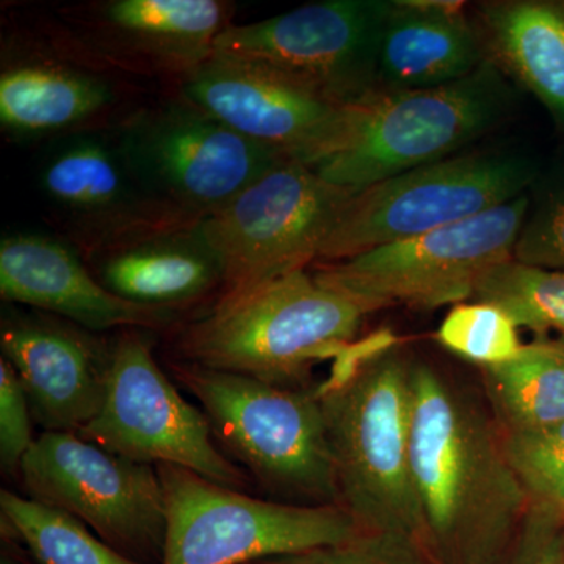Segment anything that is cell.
<instances>
[{
    "label": "cell",
    "instance_id": "cell-1",
    "mask_svg": "<svg viewBox=\"0 0 564 564\" xmlns=\"http://www.w3.org/2000/svg\"><path fill=\"white\" fill-rule=\"evenodd\" d=\"M410 462L433 564H496L532 499L492 414L423 362L411 367Z\"/></svg>",
    "mask_w": 564,
    "mask_h": 564
},
{
    "label": "cell",
    "instance_id": "cell-2",
    "mask_svg": "<svg viewBox=\"0 0 564 564\" xmlns=\"http://www.w3.org/2000/svg\"><path fill=\"white\" fill-rule=\"evenodd\" d=\"M411 367L395 344L370 337L337 358L321 399L337 505L362 532L404 534L422 544L411 473Z\"/></svg>",
    "mask_w": 564,
    "mask_h": 564
},
{
    "label": "cell",
    "instance_id": "cell-3",
    "mask_svg": "<svg viewBox=\"0 0 564 564\" xmlns=\"http://www.w3.org/2000/svg\"><path fill=\"white\" fill-rule=\"evenodd\" d=\"M514 91L489 57L470 76L425 90L373 91L345 107L336 139L310 166L352 192L456 155L497 128Z\"/></svg>",
    "mask_w": 564,
    "mask_h": 564
},
{
    "label": "cell",
    "instance_id": "cell-4",
    "mask_svg": "<svg viewBox=\"0 0 564 564\" xmlns=\"http://www.w3.org/2000/svg\"><path fill=\"white\" fill-rule=\"evenodd\" d=\"M366 313L299 270L242 295L217 300L181 333L188 362L293 389L318 361L339 358Z\"/></svg>",
    "mask_w": 564,
    "mask_h": 564
},
{
    "label": "cell",
    "instance_id": "cell-5",
    "mask_svg": "<svg viewBox=\"0 0 564 564\" xmlns=\"http://www.w3.org/2000/svg\"><path fill=\"white\" fill-rule=\"evenodd\" d=\"M174 372L202 403L215 436L265 488L337 505L332 447L317 392L280 388L193 362L176 366Z\"/></svg>",
    "mask_w": 564,
    "mask_h": 564
},
{
    "label": "cell",
    "instance_id": "cell-6",
    "mask_svg": "<svg viewBox=\"0 0 564 564\" xmlns=\"http://www.w3.org/2000/svg\"><path fill=\"white\" fill-rule=\"evenodd\" d=\"M540 173V163L524 152L485 150L378 182L352 196L317 263L347 261L469 220L524 195Z\"/></svg>",
    "mask_w": 564,
    "mask_h": 564
},
{
    "label": "cell",
    "instance_id": "cell-7",
    "mask_svg": "<svg viewBox=\"0 0 564 564\" xmlns=\"http://www.w3.org/2000/svg\"><path fill=\"white\" fill-rule=\"evenodd\" d=\"M155 469L165 492L162 564H242L345 543L362 532L337 505L269 502L173 464Z\"/></svg>",
    "mask_w": 564,
    "mask_h": 564
},
{
    "label": "cell",
    "instance_id": "cell-8",
    "mask_svg": "<svg viewBox=\"0 0 564 564\" xmlns=\"http://www.w3.org/2000/svg\"><path fill=\"white\" fill-rule=\"evenodd\" d=\"M529 192L447 228L375 248L347 261L315 263L314 276L364 313L406 304L437 310L474 296L481 274L513 258Z\"/></svg>",
    "mask_w": 564,
    "mask_h": 564
},
{
    "label": "cell",
    "instance_id": "cell-9",
    "mask_svg": "<svg viewBox=\"0 0 564 564\" xmlns=\"http://www.w3.org/2000/svg\"><path fill=\"white\" fill-rule=\"evenodd\" d=\"M355 195L288 159L199 221L225 270L218 300L242 295L317 263L323 245Z\"/></svg>",
    "mask_w": 564,
    "mask_h": 564
},
{
    "label": "cell",
    "instance_id": "cell-10",
    "mask_svg": "<svg viewBox=\"0 0 564 564\" xmlns=\"http://www.w3.org/2000/svg\"><path fill=\"white\" fill-rule=\"evenodd\" d=\"M117 137L147 191L191 220L217 214L288 161L182 96L137 111Z\"/></svg>",
    "mask_w": 564,
    "mask_h": 564
},
{
    "label": "cell",
    "instance_id": "cell-11",
    "mask_svg": "<svg viewBox=\"0 0 564 564\" xmlns=\"http://www.w3.org/2000/svg\"><path fill=\"white\" fill-rule=\"evenodd\" d=\"M77 434L131 462L173 464L237 491L247 485L215 445L207 415L181 395L137 334L110 344L101 411Z\"/></svg>",
    "mask_w": 564,
    "mask_h": 564
},
{
    "label": "cell",
    "instance_id": "cell-12",
    "mask_svg": "<svg viewBox=\"0 0 564 564\" xmlns=\"http://www.w3.org/2000/svg\"><path fill=\"white\" fill-rule=\"evenodd\" d=\"M392 0H325L231 24L215 54L284 74L350 106L377 91L378 52Z\"/></svg>",
    "mask_w": 564,
    "mask_h": 564
},
{
    "label": "cell",
    "instance_id": "cell-13",
    "mask_svg": "<svg viewBox=\"0 0 564 564\" xmlns=\"http://www.w3.org/2000/svg\"><path fill=\"white\" fill-rule=\"evenodd\" d=\"M20 474L31 499L79 519L111 547L163 554L165 492L151 464L111 454L77 433L44 432Z\"/></svg>",
    "mask_w": 564,
    "mask_h": 564
},
{
    "label": "cell",
    "instance_id": "cell-14",
    "mask_svg": "<svg viewBox=\"0 0 564 564\" xmlns=\"http://www.w3.org/2000/svg\"><path fill=\"white\" fill-rule=\"evenodd\" d=\"M36 181L82 252L191 223L158 202L126 159L117 132L69 133L47 148Z\"/></svg>",
    "mask_w": 564,
    "mask_h": 564
},
{
    "label": "cell",
    "instance_id": "cell-15",
    "mask_svg": "<svg viewBox=\"0 0 564 564\" xmlns=\"http://www.w3.org/2000/svg\"><path fill=\"white\" fill-rule=\"evenodd\" d=\"M181 82L182 98L307 166L336 139L347 107L276 70L218 55Z\"/></svg>",
    "mask_w": 564,
    "mask_h": 564
},
{
    "label": "cell",
    "instance_id": "cell-16",
    "mask_svg": "<svg viewBox=\"0 0 564 564\" xmlns=\"http://www.w3.org/2000/svg\"><path fill=\"white\" fill-rule=\"evenodd\" d=\"M0 348L46 432L79 433L106 399L110 344L35 315L3 317Z\"/></svg>",
    "mask_w": 564,
    "mask_h": 564
},
{
    "label": "cell",
    "instance_id": "cell-17",
    "mask_svg": "<svg viewBox=\"0 0 564 564\" xmlns=\"http://www.w3.org/2000/svg\"><path fill=\"white\" fill-rule=\"evenodd\" d=\"M0 296L7 303L61 315L87 332L161 328L173 321L172 311L141 306L111 293L73 248L43 234L3 237Z\"/></svg>",
    "mask_w": 564,
    "mask_h": 564
},
{
    "label": "cell",
    "instance_id": "cell-18",
    "mask_svg": "<svg viewBox=\"0 0 564 564\" xmlns=\"http://www.w3.org/2000/svg\"><path fill=\"white\" fill-rule=\"evenodd\" d=\"M232 14L223 0H107L88 7L84 25L107 54L182 80L214 57Z\"/></svg>",
    "mask_w": 564,
    "mask_h": 564
},
{
    "label": "cell",
    "instance_id": "cell-19",
    "mask_svg": "<svg viewBox=\"0 0 564 564\" xmlns=\"http://www.w3.org/2000/svg\"><path fill=\"white\" fill-rule=\"evenodd\" d=\"M202 221V220H199ZM199 221L181 223L84 252L115 295L170 311L223 289L225 270Z\"/></svg>",
    "mask_w": 564,
    "mask_h": 564
},
{
    "label": "cell",
    "instance_id": "cell-20",
    "mask_svg": "<svg viewBox=\"0 0 564 564\" xmlns=\"http://www.w3.org/2000/svg\"><path fill=\"white\" fill-rule=\"evenodd\" d=\"M488 58L462 2L392 0L378 52L377 91L443 87L470 76Z\"/></svg>",
    "mask_w": 564,
    "mask_h": 564
},
{
    "label": "cell",
    "instance_id": "cell-21",
    "mask_svg": "<svg viewBox=\"0 0 564 564\" xmlns=\"http://www.w3.org/2000/svg\"><path fill=\"white\" fill-rule=\"evenodd\" d=\"M113 101L109 82L63 63L10 62L0 73V124L14 140L77 131Z\"/></svg>",
    "mask_w": 564,
    "mask_h": 564
},
{
    "label": "cell",
    "instance_id": "cell-22",
    "mask_svg": "<svg viewBox=\"0 0 564 564\" xmlns=\"http://www.w3.org/2000/svg\"><path fill=\"white\" fill-rule=\"evenodd\" d=\"M481 13L492 61L564 128V2L505 0L485 3Z\"/></svg>",
    "mask_w": 564,
    "mask_h": 564
},
{
    "label": "cell",
    "instance_id": "cell-23",
    "mask_svg": "<svg viewBox=\"0 0 564 564\" xmlns=\"http://www.w3.org/2000/svg\"><path fill=\"white\" fill-rule=\"evenodd\" d=\"M486 395L500 432L564 421V344L524 345L510 361L484 367Z\"/></svg>",
    "mask_w": 564,
    "mask_h": 564
},
{
    "label": "cell",
    "instance_id": "cell-24",
    "mask_svg": "<svg viewBox=\"0 0 564 564\" xmlns=\"http://www.w3.org/2000/svg\"><path fill=\"white\" fill-rule=\"evenodd\" d=\"M0 513L41 564H141L98 540L79 519L39 500L2 489Z\"/></svg>",
    "mask_w": 564,
    "mask_h": 564
},
{
    "label": "cell",
    "instance_id": "cell-25",
    "mask_svg": "<svg viewBox=\"0 0 564 564\" xmlns=\"http://www.w3.org/2000/svg\"><path fill=\"white\" fill-rule=\"evenodd\" d=\"M474 299L502 310L518 328L564 334V270L527 265L511 258L481 274Z\"/></svg>",
    "mask_w": 564,
    "mask_h": 564
},
{
    "label": "cell",
    "instance_id": "cell-26",
    "mask_svg": "<svg viewBox=\"0 0 564 564\" xmlns=\"http://www.w3.org/2000/svg\"><path fill=\"white\" fill-rule=\"evenodd\" d=\"M444 348L484 367L514 358L521 348L516 323L489 303L455 304L436 333Z\"/></svg>",
    "mask_w": 564,
    "mask_h": 564
},
{
    "label": "cell",
    "instance_id": "cell-27",
    "mask_svg": "<svg viewBox=\"0 0 564 564\" xmlns=\"http://www.w3.org/2000/svg\"><path fill=\"white\" fill-rule=\"evenodd\" d=\"M529 212L514 261L549 270H564V155L533 182Z\"/></svg>",
    "mask_w": 564,
    "mask_h": 564
},
{
    "label": "cell",
    "instance_id": "cell-28",
    "mask_svg": "<svg viewBox=\"0 0 564 564\" xmlns=\"http://www.w3.org/2000/svg\"><path fill=\"white\" fill-rule=\"evenodd\" d=\"M502 437L505 455L530 499L558 502L564 494V421Z\"/></svg>",
    "mask_w": 564,
    "mask_h": 564
},
{
    "label": "cell",
    "instance_id": "cell-29",
    "mask_svg": "<svg viewBox=\"0 0 564 564\" xmlns=\"http://www.w3.org/2000/svg\"><path fill=\"white\" fill-rule=\"evenodd\" d=\"M262 564H433L422 544L404 534L361 532L345 543L263 560Z\"/></svg>",
    "mask_w": 564,
    "mask_h": 564
},
{
    "label": "cell",
    "instance_id": "cell-30",
    "mask_svg": "<svg viewBox=\"0 0 564 564\" xmlns=\"http://www.w3.org/2000/svg\"><path fill=\"white\" fill-rule=\"evenodd\" d=\"M496 564H564V516L558 507L532 500L518 533Z\"/></svg>",
    "mask_w": 564,
    "mask_h": 564
},
{
    "label": "cell",
    "instance_id": "cell-31",
    "mask_svg": "<svg viewBox=\"0 0 564 564\" xmlns=\"http://www.w3.org/2000/svg\"><path fill=\"white\" fill-rule=\"evenodd\" d=\"M32 411L20 378L7 359H0V463L6 473L20 470L31 451Z\"/></svg>",
    "mask_w": 564,
    "mask_h": 564
},
{
    "label": "cell",
    "instance_id": "cell-32",
    "mask_svg": "<svg viewBox=\"0 0 564 564\" xmlns=\"http://www.w3.org/2000/svg\"><path fill=\"white\" fill-rule=\"evenodd\" d=\"M556 507H558V510L562 511V514L564 516V494L562 497H560L558 502L555 503Z\"/></svg>",
    "mask_w": 564,
    "mask_h": 564
},
{
    "label": "cell",
    "instance_id": "cell-33",
    "mask_svg": "<svg viewBox=\"0 0 564 564\" xmlns=\"http://www.w3.org/2000/svg\"><path fill=\"white\" fill-rule=\"evenodd\" d=\"M2 564H18V563L13 562V560H11V558H6V556H3Z\"/></svg>",
    "mask_w": 564,
    "mask_h": 564
}]
</instances>
